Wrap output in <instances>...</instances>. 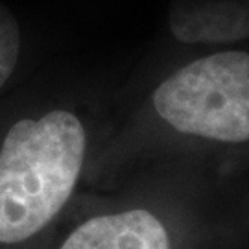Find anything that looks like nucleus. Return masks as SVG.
Segmentation results:
<instances>
[{
  "label": "nucleus",
  "instance_id": "4",
  "mask_svg": "<svg viewBox=\"0 0 249 249\" xmlns=\"http://www.w3.org/2000/svg\"><path fill=\"white\" fill-rule=\"evenodd\" d=\"M61 249H170L162 223L142 209L81 223Z\"/></svg>",
  "mask_w": 249,
  "mask_h": 249
},
{
  "label": "nucleus",
  "instance_id": "1",
  "mask_svg": "<svg viewBox=\"0 0 249 249\" xmlns=\"http://www.w3.org/2000/svg\"><path fill=\"white\" fill-rule=\"evenodd\" d=\"M85 155V129L69 111L11 125L0 150V242L34 236L71 197Z\"/></svg>",
  "mask_w": 249,
  "mask_h": 249
},
{
  "label": "nucleus",
  "instance_id": "3",
  "mask_svg": "<svg viewBox=\"0 0 249 249\" xmlns=\"http://www.w3.org/2000/svg\"><path fill=\"white\" fill-rule=\"evenodd\" d=\"M168 26L190 45L242 41L249 37V0H172Z\"/></svg>",
  "mask_w": 249,
  "mask_h": 249
},
{
  "label": "nucleus",
  "instance_id": "2",
  "mask_svg": "<svg viewBox=\"0 0 249 249\" xmlns=\"http://www.w3.org/2000/svg\"><path fill=\"white\" fill-rule=\"evenodd\" d=\"M153 106L187 135L220 142L249 141V53L218 52L188 63L160 83Z\"/></svg>",
  "mask_w": 249,
  "mask_h": 249
},
{
  "label": "nucleus",
  "instance_id": "5",
  "mask_svg": "<svg viewBox=\"0 0 249 249\" xmlns=\"http://www.w3.org/2000/svg\"><path fill=\"white\" fill-rule=\"evenodd\" d=\"M20 30L15 17L6 6L0 4V87L9 80L18 61Z\"/></svg>",
  "mask_w": 249,
  "mask_h": 249
}]
</instances>
